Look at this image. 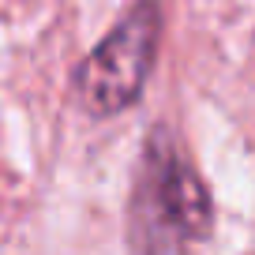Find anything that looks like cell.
<instances>
[{"label": "cell", "instance_id": "obj_1", "mask_svg": "<svg viewBox=\"0 0 255 255\" xmlns=\"http://www.w3.org/2000/svg\"><path fill=\"white\" fill-rule=\"evenodd\" d=\"M158 30H161L158 8L154 4H139L79 64L75 90H79V102L90 113L109 117L117 109H128L139 98V90L146 83V72H150V64H154Z\"/></svg>", "mask_w": 255, "mask_h": 255}]
</instances>
